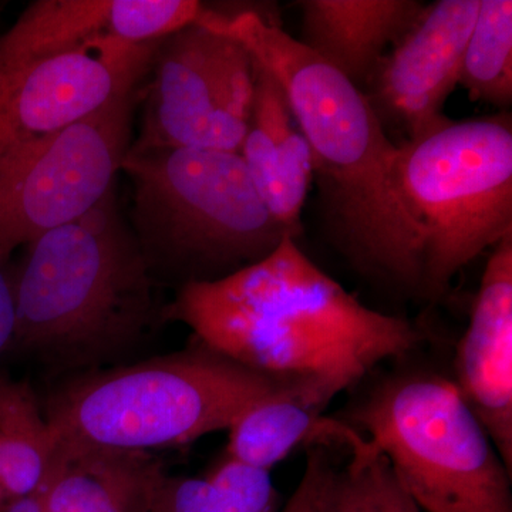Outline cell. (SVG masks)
<instances>
[{
  "instance_id": "9",
  "label": "cell",
  "mask_w": 512,
  "mask_h": 512,
  "mask_svg": "<svg viewBox=\"0 0 512 512\" xmlns=\"http://www.w3.org/2000/svg\"><path fill=\"white\" fill-rule=\"evenodd\" d=\"M136 148L239 153L254 99V60L241 43L198 22L165 37L154 53Z\"/></svg>"
},
{
  "instance_id": "14",
  "label": "cell",
  "mask_w": 512,
  "mask_h": 512,
  "mask_svg": "<svg viewBox=\"0 0 512 512\" xmlns=\"http://www.w3.org/2000/svg\"><path fill=\"white\" fill-rule=\"evenodd\" d=\"M254 74V99L239 156L272 217L298 238L313 181L311 148L275 77L255 60Z\"/></svg>"
},
{
  "instance_id": "18",
  "label": "cell",
  "mask_w": 512,
  "mask_h": 512,
  "mask_svg": "<svg viewBox=\"0 0 512 512\" xmlns=\"http://www.w3.org/2000/svg\"><path fill=\"white\" fill-rule=\"evenodd\" d=\"M57 450L59 440L29 383L0 376V476L9 501L45 483Z\"/></svg>"
},
{
  "instance_id": "3",
  "label": "cell",
  "mask_w": 512,
  "mask_h": 512,
  "mask_svg": "<svg viewBox=\"0 0 512 512\" xmlns=\"http://www.w3.org/2000/svg\"><path fill=\"white\" fill-rule=\"evenodd\" d=\"M15 286V346L64 369L136 348L156 325L153 275L111 190L83 217L28 245Z\"/></svg>"
},
{
  "instance_id": "8",
  "label": "cell",
  "mask_w": 512,
  "mask_h": 512,
  "mask_svg": "<svg viewBox=\"0 0 512 512\" xmlns=\"http://www.w3.org/2000/svg\"><path fill=\"white\" fill-rule=\"evenodd\" d=\"M138 89L0 156V261L83 217L111 190L131 147Z\"/></svg>"
},
{
  "instance_id": "19",
  "label": "cell",
  "mask_w": 512,
  "mask_h": 512,
  "mask_svg": "<svg viewBox=\"0 0 512 512\" xmlns=\"http://www.w3.org/2000/svg\"><path fill=\"white\" fill-rule=\"evenodd\" d=\"M275 504L269 471L227 457L205 478L164 474L153 512H275Z\"/></svg>"
},
{
  "instance_id": "13",
  "label": "cell",
  "mask_w": 512,
  "mask_h": 512,
  "mask_svg": "<svg viewBox=\"0 0 512 512\" xmlns=\"http://www.w3.org/2000/svg\"><path fill=\"white\" fill-rule=\"evenodd\" d=\"M454 369L458 392L512 474V234L488 258Z\"/></svg>"
},
{
  "instance_id": "10",
  "label": "cell",
  "mask_w": 512,
  "mask_h": 512,
  "mask_svg": "<svg viewBox=\"0 0 512 512\" xmlns=\"http://www.w3.org/2000/svg\"><path fill=\"white\" fill-rule=\"evenodd\" d=\"M160 42L100 39L63 55L0 66V156L137 90Z\"/></svg>"
},
{
  "instance_id": "4",
  "label": "cell",
  "mask_w": 512,
  "mask_h": 512,
  "mask_svg": "<svg viewBox=\"0 0 512 512\" xmlns=\"http://www.w3.org/2000/svg\"><path fill=\"white\" fill-rule=\"evenodd\" d=\"M279 393L301 394L320 407L298 384L255 372L195 339L170 355L87 370L50 394L43 413L59 443L150 451L229 430Z\"/></svg>"
},
{
  "instance_id": "17",
  "label": "cell",
  "mask_w": 512,
  "mask_h": 512,
  "mask_svg": "<svg viewBox=\"0 0 512 512\" xmlns=\"http://www.w3.org/2000/svg\"><path fill=\"white\" fill-rule=\"evenodd\" d=\"M295 393H279L254 404L229 429L227 457L271 471L303 443L335 441L340 420Z\"/></svg>"
},
{
  "instance_id": "21",
  "label": "cell",
  "mask_w": 512,
  "mask_h": 512,
  "mask_svg": "<svg viewBox=\"0 0 512 512\" xmlns=\"http://www.w3.org/2000/svg\"><path fill=\"white\" fill-rule=\"evenodd\" d=\"M342 444L352 457L345 467L336 468L322 512H424L372 441L349 426Z\"/></svg>"
},
{
  "instance_id": "7",
  "label": "cell",
  "mask_w": 512,
  "mask_h": 512,
  "mask_svg": "<svg viewBox=\"0 0 512 512\" xmlns=\"http://www.w3.org/2000/svg\"><path fill=\"white\" fill-rule=\"evenodd\" d=\"M342 421L367 434L424 512H512V474L454 380L393 373Z\"/></svg>"
},
{
  "instance_id": "23",
  "label": "cell",
  "mask_w": 512,
  "mask_h": 512,
  "mask_svg": "<svg viewBox=\"0 0 512 512\" xmlns=\"http://www.w3.org/2000/svg\"><path fill=\"white\" fill-rule=\"evenodd\" d=\"M16 323L15 286L5 271V262L0 261V357L15 346Z\"/></svg>"
},
{
  "instance_id": "2",
  "label": "cell",
  "mask_w": 512,
  "mask_h": 512,
  "mask_svg": "<svg viewBox=\"0 0 512 512\" xmlns=\"http://www.w3.org/2000/svg\"><path fill=\"white\" fill-rule=\"evenodd\" d=\"M201 19L241 43L284 90L340 254L369 281L421 299L419 242L396 180L399 144L366 93L254 10L225 18L207 9Z\"/></svg>"
},
{
  "instance_id": "25",
  "label": "cell",
  "mask_w": 512,
  "mask_h": 512,
  "mask_svg": "<svg viewBox=\"0 0 512 512\" xmlns=\"http://www.w3.org/2000/svg\"><path fill=\"white\" fill-rule=\"evenodd\" d=\"M8 503V494H6L5 485H3L2 476H0V511H2Z\"/></svg>"
},
{
  "instance_id": "11",
  "label": "cell",
  "mask_w": 512,
  "mask_h": 512,
  "mask_svg": "<svg viewBox=\"0 0 512 512\" xmlns=\"http://www.w3.org/2000/svg\"><path fill=\"white\" fill-rule=\"evenodd\" d=\"M481 0H440L426 6L377 67L365 92L386 127L416 140L447 123L444 104L458 86L468 37ZM403 141V143H404Z\"/></svg>"
},
{
  "instance_id": "6",
  "label": "cell",
  "mask_w": 512,
  "mask_h": 512,
  "mask_svg": "<svg viewBox=\"0 0 512 512\" xmlns=\"http://www.w3.org/2000/svg\"><path fill=\"white\" fill-rule=\"evenodd\" d=\"M396 180L419 242L421 299L439 302L461 269L512 234L510 114L450 119L400 143Z\"/></svg>"
},
{
  "instance_id": "12",
  "label": "cell",
  "mask_w": 512,
  "mask_h": 512,
  "mask_svg": "<svg viewBox=\"0 0 512 512\" xmlns=\"http://www.w3.org/2000/svg\"><path fill=\"white\" fill-rule=\"evenodd\" d=\"M204 12L197 0H37L0 36V66L63 55L100 39L160 42Z\"/></svg>"
},
{
  "instance_id": "22",
  "label": "cell",
  "mask_w": 512,
  "mask_h": 512,
  "mask_svg": "<svg viewBox=\"0 0 512 512\" xmlns=\"http://www.w3.org/2000/svg\"><path fill=\"white\" fill-rule=\"evenodd\" d=\"M336 468L325 446L312 444L301 481L282 512H322Z\"/></svg>"
},
{
  "instance_id": "16",
  "label": "cell",
  "mask_w": 512,
  "mask_h": 512,
  "mask_svg": "<svg viewBox=\"0 0 512 512\" xmlns=\"http://www.w3.org/2000/svg\"><path fill=\"white\" fill-rule=\"evenodd\" d=\"M164 474L150 451L59 443L47 512H153Z\"/></svg>"
},
{
  "instance_id": "15",
  "label": "cell",
  "mask_w": 512,
  "mask_h": 512,
  "mask_svg": "<svg viewBox=\"0 0 512 512\" xmlns=\"http://www.w3.org/2000/svg\"><path fill=\"white\" fill-rule=\"evenodd\" d=\"M299 42L365 92L387 49L426 5L417 0H302Z\"/></svg>"
},
{
  "instance_id": "20",
  "label": "cell",
  "mask_w": 512,
  "mask_h": 512,
  "mask_svg": "<svg viewBox=\"0 0 512 512\" xmlns=\"http://www.w3.org/2000/svg\"><path fill=\"white\" fill-rule=\"evenodd\" d=\"M458 84L473 100L503 109L511 106V0H481L464 50Z\"/></svg>"
},
{
  "instance_id": "1",
  "label": "cell",
  "mask_w": 512,
  "mask_h": 512,
  "mask_svg": "<svg viewBox=\"0 0 512 512\" xmlns=\"http://www.w3.org/2000/svg\"><path fill=\"white\" fill-rule=\"evenodd\" d=\"M163 318L255 372L298 384L323 409L384 360L430 339L421 323L360 302L293 237L234 274L181 286Z\"/></svg>"
},
{
  "instance_id": "24",
  "label": "cell",
  "mask_w": 512,
  "mask_h": 512,
  "mask_svg": "<svg viewBox=\"0 0 512 512\" xmlns=\"http://www.w3.org/2000/svg\"><path fill=\"white\" fill-rule=\"evenodd\" d=\"M55 471L56 458L53 461L52 470H50L45 483L40 485L33 493L9 501L0 512H47V494H49L50 484H52L53 477H55Z\"/></svg>"
},
{
  "instance_id": "5",
  "label": "cell",
  "mask_w": 512,
  "mask_h": 512,
  "mask_svg": "<svg viewBox=\"0 0 512 512\" xmlns=\"http://www.w3.org/2000/svg\"><path fill=\"white\" fill-rule=\"evenodd\" d=\"M121 171L133 184V234L151 275L181 286L215 281L293 237L266 208L239 153L130 147Z\"/></svg>"
}]
</instances>
